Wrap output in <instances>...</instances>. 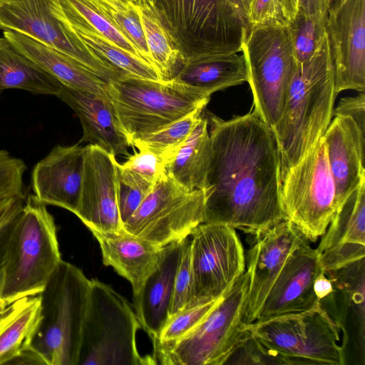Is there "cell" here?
<instances>
[{"label": "cell", "instance_id": "cell-22", "mask_svg": "<svg viewBox=\"0 0 365 365\" xmlns=\"http://www.w3.org/2000/svg\"><path fill=\"white\" fill-rule=\"evenodd\" d=\"M186 240L163 247L157 265L139 292L133 295L141 328L151 339L153 347L157 345L160 332L169 319L175 279Z\"/></svg>", "mask_w": 365, "mask_h": 365}, {"label": "cell", "instance_id": "cell-47", "mask_svg": "<svg viewBox=\"0 0 365 365\" xmlns=\"http://www.w3.org/2000/svg\"><path fill=\"white\" fill-rule=\"evenodd\" d=\"M284 19L292 20L299 10L300 0H277Z\"/></svg>", "mask_w": 365, "mask_h": 365}, {"label": "cell", "instance_id": "cell-5", "mask_svg": "<svg viewBox=\"0 0 365 365\" xmlns=\"http://www.w3.org/2000/svg\"><path fill=\"white\" fill-rule=\"evenodd\" d=\"M61 260L54 218L46 205L29 195L8 245L1 297L39 294Z\"/></svg>", "mask_w": 365, "mask_h": 365}, {"label": "cell", "instance_id": "cell-10", "mask_svg": "<svg viewBox=\"0 0 365 365\" xmlns=\"http://www.w3.org/2000/svg\"><path fill=\"white\" fill-rule=\"evenodd\" d=\"M247 326L264 345L287 357L292 365H346L340 331L319 302L306 311Z\"/></svg>", "mask_w": 365, "mask_h": 365}, {"label": "cell", "instance_id": "cell-3", "mask_svg": "<svg viewBox=\"0 0 365 365\" xmlns=\"http://www.w3.org/2000/svg\"><path fill=\"white\" fill-rule=\"evenodd\" d=\"M91 279L61 260L43 291L41 319L20 364L78 365Z\"/></svg>", "mask_w": 365, "mask_h": 365}, {"label": "cell", "instance_id": "cell-44", "mask_svg": "<svg viewBox=\"0 0 365 365\" xmlns=\"http://www.w3.org/2000/svg\"><path fill=\"white\" fill-rule=\"evenodd\" d=\"M23 205L24 203L16 205L0 220V297L4 282V268L6 250L14 224Z\"/></svg>", "mask_w": 365, "mask_h": 365}, {"label": "cell", "instance_id": "cell-26", "mask_svg": "<svg viewBox=\"0 0 365 365\" xmlns=\"http://www.w3.org/2000/svg\"><path fill=\"white\" fill-rule=\"evenodd\" d=\"M7 38L43 69L67 87L110 98L108 83L60 51L15 31H4Z\"/></svg>", "mask_w": 365, "mask_h": 365}, {"label": "cell", "instance_id": "cell-46", "mask_svg": "<svg viewBox=\"0 0 365 365\" xmlns=\"http://www.w3.org/2000/svg\"><path fill=\"white\" fill-rule=\"evenodd\" d=\"M314 289L319 301L327 297L332 292L333 287L331 282L325 274L324 272L317 277L314 282Z\"/></svg>", "mask_w": 365, "mask_h": 365}, {"label": "cell", "instance_id": "cell-45", "mask_svg": "<svg viewBox=\"0 0 365 365\" xmlns=\"http://www.w3.org/2000/svg\"><path fill=\"white\" fill-rule=\"evenodd\" d=\"M332 0H300L299 10L304 14L326 19Z\"/></svg>", "mask_w": 365, "mask_h": 365}, {"label": "cell", "instance_id": "cell-23", "mask_svg": "<svg viewBox=\"0 0 365 365\" xmlns=\"http://www.w3.org/2000/svg\"><path fill=\"white\" fill-rule=\"evenodd\" d=\"M323 139L339 206L365 181V136L347 116L331 120Z\"/></svg>", "mask_w": 365, "mask_h": 365}, {"label": "cell", "instance_id": "cell-30", "mask_svg": "<svg viewBox=\"0 0 365 365\" xmlns=\"http://www.w3.org/2000/svg\"><path fill=\"white\" fill-rule=\"evenodd\" d=\"M173 79L211 96L217 91L247 82L248 74L242 53H232L184 65Z\"/></svg>", "mask_w": 365, "mask_h": 365}, {"label": "cell", "instance_id": "cell-21", "mask_svg": "<svg viewBox=\"0 0 365 365\" xmlns=\"http://www.w3.org/2000/svg\"><path fill=\"white\" fill-rule=\"evenodd\" d=\"M316 248L324 272L365 257V181L338 207Z\"/></svg>", "mask_w": 365, "mask_h": 365}, {"label": "cell", "instance_id": "cell-35", "mask_svg": "<svg viewBox=\"0 0 365 365\" xmlns=\"http://www.w3.org/2000/svg\"><path fill=\"white\" fill-rule=\"evenodd\" d=\"M326 19H318L299 10L287 28L296 63H302L314 54L327 36Z\"/></svg>", "mask_w": 365, "mask_h": 365}, {"label": "cell", "instance_id": "cell-43", "mask_svg": "<svg viewBox=\"0 0 365 365\" xmlns=\"http://www.w3.org/2000/svg\"><path fill=\"white\" fill-rule=\"evenodd\" d=\"M355 96L344 97L340 99L333 115L347 116L357 125L360 133L365 136V93L359 92Z\"/></svg>", "mask_w": 365, "mask_h": 365}, {"label": "cell", "instance_id": "cell-7", "mask_svg": "<svg viewBox=\"0 0 365 365\" xmlns=\"http://www.w3.org/2000/svg\"><path fill=\"white\" fill-rule=\"evenodd\" d=\"M140 328L126 299L108 284L91 279L78 365L156 364L153 356L138 352Z\"/></svg>", "mask_w": 365, "mask_h": 365}, {"label": "cell", "instance_id": "cell-39", "mask_svg": "<svg viewBox=\"0 0 365 365\" xmlns=\"http://www.w3.org/2000/svg\"><path fill=\"white\" fill-rule=\"evenodd\" d=\"M118 205L123 224L138 209L155 184L118 165Z\"/></svg>", "mask_w": 365, "mask_h": 365}, {"label": "cell", "instance_id": "cell-27", "mask_svg": "<svg viewBox=\"0 0 365 365\" xmlns=\"http://www.w3.org/2000/svg\"><path fill=\"white\" fill-rule=\"evenodd\" d=\"M39 294L18 299L0 314V365L17 364L30 347L41 319Z\"/></svg>", "mask_w": 365, "mask_h": 365}, {"label": "cell", "instance_id": "cell-4", "mask_svg": "<svg viewBox=\"0 0 365 365\" xmlns=\"http://www.w3.org/2000/svg\"><path fill=\"white\" fill-rule=\"evenodd\" d=\"M154 1L184 65L241 52L249 27L239 0Z\"/></svg>", "mask_w": 365, "mask_h": 365}, {"label": "cell", "instance_id": "cell-34", "mask_svg": "<svg viewBox=\"0 0 365 365\" xmlns=\"http://www.w3.org/2000/svg\"><path fill=\"white\" fill-rule=\"evenodd\" d=\"M204 109H197L162 129L134 140L131 146L153 151L162 157L166 164L190 135L201 119Z\"/></svg>", "mask_w": 365, "mask_h": 365}, {"label": "cell", "instance_id": "cell-40", "mask_svg": "<svg viewBox=\"0 0 365 365\" xmlns=\"http://www.w3.org/2000/svg\"><path fill=\"white\" fill-rule=\"evenodd\" d=\"M193 282L190 262V240L187 238L177 270L169 317L192 307Z\"/></svg>", "mask_w": 365, "mask_h": 365}, {"label": "cell", "instance_id": "cell-36", "mask_svg": "<svg viewBox=\"0 0 365 365\" xmlns=\"http://www.w3.org/2000/svg\"><path fill=\"white\" fill-rule=\"evenodd\" d=\"M63 10L83 20L120 48L145 62L135 46L86 0H59ZM146 63V62H145ZM152 67V66H151Z\"/></svg>", "mask_w": 365, "mask_h": 365}, {"label": "cell", "instance_id": "cell-24", "mask_svg": "<svg viewBox=\"0 0 365 365\" xmlns=\"http://www.w3.org/2000/svg\"><path fill=\"white\" fill-rule=\"evenodd\" d=\"M56 96L76 113L83 128L78 143L88 142L115 156H129L131 146L110 98L62 85Z\"/></svg>", "mask_w": 365, "mask_h": 365}, {"label": "cell", "instance_id": "cell-17", "mask_svg": "<svg viewBox=\"0 0 365 365\" xmlns=\"http://www.w3.org/2000/svg\"><path fill=\"white\" fill-rule=\"evenodd\" d=\"M118 165L115 156L99 146H84L81 190L74 215L90 231L123 229L118 205Z\"/></svg>", "mask_w": 365, "mask_h": 365}, {"label": "cell", "instance_id": "cell-31", "mask_svg": "<svg viewBox=\"0 0 365 365\" xmlns=\"http://www.w3.org/2000/svg\"><path fill=\"white\" fill-rule=\"evenodd\" d=\"M210 152L207 116L203 115L195 129L165 165V173L184 189L202 190Z\"/></svg>", "mask_w": 365, "mask_h": 365}, {"label": "cell", "instance_id": "cell-13", "mask_svg": "<svg viewBox=\"0 0 365 365\" xmlns=\"http://www.w3.org/2000/svg\"><path fill=\"white\" fill-rule=\"evenodd\" d=\"M0 29L51 47L108 83L123 76L110 63L75 43L59 0H0Z\"/></svg>", "mask_w": 365, "mask_h": 365}, {"label": "cell", "instance_id": "cell-11", "mask_svg": "<svg viewBox=\"0 0 365 365\" xmlns=\"http://www.w3.org/2000/svg\"><path fill=\"white\" fill-rule=\"evenodd\" d=\"M285 220L312 242L326 231L339 206L323 137L282 178Z\"/></svg>", "mask_w": 365, "mask_h": 365}, {"label": "cell", "instance_id": "cell-37", "mask_svg": "<svg viewBox=\"0 0 365 365\" xmlns=\"http://www.w3.org/2000/svg\"><path fill=\"white\" fill-rule=\"evenodd\" d=\"M222 296L184 309L169 317L160 332L157 345L153 347V351L160 346L171 344L188 334L217 305Z\"/></svg>", "mask_w": 365, "mask_h": 365}, {"label": "cell", "instance_id": "cell-25", "mask_svg": "<svg viewBox=\"0 0 365 365\" xmlns=\"http://www.w3.org/2000/svg\"><path fill=\"white\" fill-rule=\"evenodd\" d=\"M98 241L103 264L112 267L131 284L133 295L159 262L163 247L132 235L123 228L118 232L91 230Z\"/></svg>", "mask_w": 365, "mask_h": 365}, {"label": "cell", "instance_id": "cell-19", "mask_svg": "<svg viewBox=\"0 0 365 365\" xmlns=\"http://www.w3.org/2000/svg\"><path fill=\"white\" fill-rule=\"evenodd\" d=\"M323 270L317 249L303 237L269 291L256 321L312 309L319 303L314 285Z\"/></svg>", "mask_w": 365, "mask_h": 365}, {"label": "cell", "instance_id": "cell-6", "mask_svg": "<svg viewBox=\"0 0 365 365\" xmlns=\"http://www.w3.org/2000/svg\"><path fill=\"white\" fill-rule=\"evenodd\" d=\"M108 94L130 144L205 108L210 99L205 91L175 79L153 81L125 76L108 82Z\"/></svg>", "mask_w": 365, "mask_h": 365}, {"label": "cell", "instance_id": "cell-14", "mask_svg": "<svg viewBox=\"0 0 365 365\" xmlns=\"http://www.w3.org/2000/svg\"><path fill=\"white\" fill-rule=\"evenodd\" d=\"M192 307L223 295L245 272V255L235 228L202 222L190 235Z\"/></svg>", "mask_w": 365, "mask_h": 365}, {"label": "cell", "instance_id": "cell-1", "mask_svg": "<svg viewBox=\"0 0 365 365\" xmlns=\"http://www.w3.org/2000/svg\"><path fill=\"white\" fill-rule=\"evenodd\" d=\"M210 152L204 222L254 236L285 220L281 165L272 130L253 108L228 120L207 113Z\"/></svg>", "mask_w": 365, "mask_h": 365}, {"label": "cell", "instance_id": "cell-38", "mask_svg": "<svg viewBox=\"0 0 365 365\" xmlns=\"http://www.w3.org/2000/svg\"><path fill=\"white\" fill-rule=\"evenodd\" d=\"M224 364L292 365L287 357L264 345L251 332L248 326L242 339L227 357Z\"/></svg>", "mask_w": 365, "mask_h": 365}, {"label": "cell", "instance_id": "cell-42", "mask_svg": "<svg viewBox=\"0 0 365 365\" xmlns=\"http://www.w3.org/2000/svg\"><path fill=\"white\" fill-rule=\"evenodd\" d=\"M248 27L264 24L287 25L277 0H242Z\"/></svg>", "mask_w": 365, "mask_h": 365}, {"label": "cell", "instance_id": "cell-18", "mask_svg": "<svg viewBox=\"0 0 365 365\" xmlns=\"http://www.w3.org/2000/svg\"><path fill=\"white\" fill-rule=\"evenodd\" d=\"M304 237L290 221L283 220L255 236L247 252L250 285L244 322H255L264 301L289 255Z\"/></svg>", "mask_w": 365, "mask_h": 365}, {"label": "cell", "instance_id": "cell-32", "mask_svg": "<svg viewBox=\"0 0 365 365\" xmlns=\"http://www.w3.org/2000/svg\"><path fill=\"white\" fill-rule=\"evenodd\" d=\"M63 13L70 25L73 39L80 48L101 57L125 76L160 81L155 70L149 64L120 48L81 19L64 11Z\"/></svg>", "mask_w": 365, "mask_h": 365}, {"label": "cell", "instance_id": "cell-16", "mask_svg": "<svg viewBox=\"0 0 365 365\" xmlns=\"http://www.w3.org/2000/svg\"><path fill=\"white\" fill-rule=\"evenodd\" d=\"M324 273L333 290L319 302L341 332L346 365H364L365 257Z\"/></svg>", "mask_w": 365, "mask_h": 365}, {"label": "cell", "instance_id": "cell-8", "mask_svg": "<svg viewBox=\"0 0 365 365\" xmlns=\"http://www.w3.org/2000/svg\"><path fill=\"white\" fill-rule=\"evenodd\" d=\"M249 285L250 274L246 270L192 331L153 351L156 364L223 365L247 328L244 314Z\"/></svg>", "mask_w": 365, "mask_h": 365}, {"label": "cell", "instance_id": "cell-28", "mask_svg": "<svg viewBox=\"0 0 365 365\" xmlns=\"http://www.w3.org/2000/svg\"><path fill=\"white\" fill-rule=\"evenodd\" d=\"M137 13L155 70L161 81L173 80L183 56L165 25L154 0H138Z\"/></svg>", "mask_w": 365, "mask_h": 365}, {"label": "cell", "instance_id": "cell-33", "mask_svg": "<svg viewBox=\"0 0 365 365\" xmlns=\"http://www.w3.org/2000/svg\"><path fill=\"white\" fill-rule=\"evenodd\" d=\"M86 1L133 43L143 60L154 68L137 13L138 0Z\"/></svg>", "mask_w": 365, "mask_h": 365}, {"label": "cell", "instance_id": "cell-15", "mask_svg": "<svg viewBox=\"0 0 365 365\" xmlns=\"http://www.w3.org/2000/svg\"><path fill=\"white\" fill-rule=\"evenodd\" d=\"M335 91H365V0H332L326 19Z\"/></svg>", "mask_w": 365, "mask_h": 365}, {"label": "cell", "instance_id": "cell-9", "mask_svg": "<svg viewBox=\"0 0 365 365\" xmlns=\"http://www.w3.org/2000/svg\"><path fill=\"white\" fill-rule=\"evenodd\" d=\"M241 52L253 95L252 108L272 128L282 115L296 66L287 25L250 27Z\"/></svg>", "mask_w": 365, "mask_h": 365}, {"label": "cell", "instance_id": "cell-48", "mask_svg": "<svg viewBox=\"0 0 365 365\" xmlns=\"http://www.w3.org/2000/svg\"><path fill=\"white\" fill-rule=\"evenodd\" d=\"M18 299L14 298H6L3 297H0V314L4 311V309L9 306L10 304L17 300Z\"/></svg>", "mask_w": 365, "mask_h": 365}, {"label": "cell", "instance_id": "cell-29", "mask_svg": "<svg viewBox=\"0 0 365 365\" xmlns=\"http://www.w3.org/2000/svg\"><path fill=\"white\" fill-rule=\"evenodd\" d=\"M62 84L4 36L0 37V91L18 88L36 94L56 95Z\"/></svg>", "mask_w": 365, "mask_h": 365}, {"label": "cell", "instance_id": "cell-41", "mask_svg": "<svg viewBox=\"0 0 365 365\" xmlns=\"http://www.w3.org/2000/svg\"><path fill=\"white\" fill-rule=\"evenodd\" d=\"M120 166L155 184L165 175V161L162 157L149 150H139V152L128 157Z\"/></svg>", "mask_w": 365, "mask_h": 365}, {"label": "cell", "instance_id": "cell-12", "mask_svg": "<svg viewBox=\"0 0 365 365\" xmlns=\"http://www.w3.org/2000/svg\"><path fill=\"white\" fill-rule=\"evenodd\" d=\"M204 211L202 190H187L165 173L123 228L163 247L187 238L204 222Z\"/></svg>", "mask_w": 365, "mask_h": 365}, {"label": "cell", "instance_id": "cell-49", "mask_svg": "<svg viewBox=\"0 0 365 365\" xmlns=\"http://www.w3.org/2000/svg\"><path fill=\"white\" fill-rule=\"evenodd\" d=\"M239 1H240V4L242 6V0H239ZM242 9H243V8H242Z\"/></svg>", "mask_w": 365, "mask_h": 365}, {"label": "cell", "instance_id": "cell-2", "mask_svg": "<svg viewBox=\"0 0 365 365\" xmlns=\"http://www.w3.org/2000/svg\"><path fill=\"white\" fill-rule=\"evenodd\" d=\"M336 96L327 34L311 58L296 63L282 115L271 128L279 150L281 180L324 136Z\"/></svg>", "mask_w": 365, "mask_h": 365}, {"label": "cell", "instance_id": "cell-20", "mask_svg": "<svg viewBox=\"0 0 365 365\" xmlns=\"http://www.w3.org/2000/svg\"><path fill=\"white\" fill-rule=\"evenodd\" d=\"M84 146H55L34 166L31 185L34 195L44 205L75 214L83 173Z\"/></svg>", "mask_w": 365, "mask_h": 365}]
</instances>
